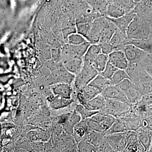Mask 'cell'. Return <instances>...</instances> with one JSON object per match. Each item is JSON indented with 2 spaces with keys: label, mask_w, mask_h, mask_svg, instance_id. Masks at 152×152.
I'll return each instance as SVG.
<instances>
[{
  "label": "cell",
  "mask_w": 152,
  "mask_h": 152,
  "mask_svg": "<svg viewBox=\"0 0 152 152\" xmlns=\"http://www.w3.org/2000/svg\"><path fill=\"white\" fill-rule=\"evenodd\" d=\"M102 53L99 44H91L84 55V63L92 65L96 58Z\"/></svg>",
  "instance_id": "2e32d148"
},
{
  "label": "cell",
  "mask_w": 152,
  "mask_h": 152,
  "mask_svg": "<svg viewBox=\"0 0 152 152\" xmlns=\"http://www.w3.org/2000/svg\"><path fill=\"white\" fill-rule=\"evenodd\" d=\"M96 148L97 152H113L111 147L106 140L105 137L103 141L97 147H96Z\"/></svg>",
  "instance_id": "8d00e7d4"
},
{
  "label": "cell",
  "mask_w": 152,
  "mask_h": 152,
  "mask_svg": "<svg viewBox=\"0 0 152 152\" xmlns=\"http://www.w3.org/2000/svg\"><path fill=\"white\" fill-rule=\"evenodd\" d=\"M56 94L59 95L60 96L66 99H71L72 94V88L70 85L62 83L58 85L53 89Z\"/></svg>",
  "instance_id": "ffe728a7"
},
{
  "label": "cell",
  "mask_w": 152,
  "mask_h": 152,
  "mask_svg": "<svg viewBox=\"0 0 152 152\" xmlns=\"http://www.w3.org/2000/svg\"><path fill=\"white\" fill-rule=\"evenodd\" d=\"M115 117L110 115H106L105 118L100 123L101 126L103 129L104 133L112 126V125L114 123H115Z\"/></svg>",
  "instance_id": "f1b7e54d"
},
{
  "label": "cell",
  "mask_w": 152,
  "mask_h": 152,
  "mask_svg": "<svg viewBox=\"0 0 152 152\" xmlns=\"http://www.w3.org/2000/svg\"><path fill=\"white\" fill-rule=\"evenodd\" d=\"M128 13L134 10L137 3L134 0H117Z\"/></svg>",
  "instance_id": "d6a6232c"
},
{
  "label": "cell",
  "mask_w": 152,
  "mask_h": 152,
  "mask_svg": "<svg viewBox=\"0 0 152 152\" xmlns=\"http://www.w3.org/2000/svg\"><path fill=\"white\" fill-rule=\"evenodd\" d=\"M140 65L152 78V61L148 56V55L140 63Z\"/></svg>",
  "instance_id": "836d02e7"
},
{
  "label": "cell",
  "mask_w": 152,
  "mask_h": 152,
  "mask_svg": "<svg viewBox=\"0 0 152 152\" xmlns=\"http://www.w3.org/2000/svg\"><path fill=\"white\" fill-rule=\"evenodd\" d=\"M148 22L144 20L139 16H136L129 25L126 31L128 39H147L151 31Z\"/></svg>",
  "instance_id": "6da1fadb"
},
{
  "label": "cell",
  "mask_w": 152,
  "mask_h": 152,
  "mask_svg": "<svg viewBox=\"0 0 152 152\" xmlns=\"http://www.w3.org/2000/svg\"><path fill=\"white\" fill-rule=\"evenodd\" d=\"M77 150L79 152H97L96 147L90 143L87 139L82 140L78 143Z\"/></svg>",
  "instance_id": "d4e9b609"
},
{
  "label": "cell",
  "mask_w": 152,
  "mask_h": 152,
  "mask_svg": "<svg viewBox=\"0 0 152 152\" xmlns=\"http://www.w3.org/2000/svg\"><path fill=\"white\" fill-rule=\"evenodd\" d=\"M101 94L107 99L115 100L131 104L125 94L116 85H108L102 90Z\"/></svg>",
  "instance_id": "ba28073f"
},
{
  "label": "cell",
  "mask_w": 152,
  "mask_h": 152,
  "mask_svg": "<svg viewBox=\"0 0 152 152\" xmlns=\"http://www.w3.org/2000/svg\"><path fill=\"white\" fill-rule=\"evenodd\" d=\"M127 131L124 132L104 135L106 140L111 147L113 152H125L127 145Z\"/></svg>",
  "instance_id": "5b68a950"
},
{
  "label": "cell",
  "mask_w": 152,
  "mask_h": 152,
  "mask_svg": "<svg viewBox=\"0 0 152 152\" xmlns=\"http://www.w3.org/2000/svg\"><path fill=\"white\" fill-rule=\"evenodd\" d=\"M123 51L129 62V65L139 64L148 55L146 52L130 44H127Z\"/></svg>",
  "instance_id": "277c9868"
},
{
  "label": "cell",
  "mask_w": 152,
  "mask_h": 152,
  "mask_svg": "<svg viewBox=\"0 0 152 152\" xmlns=\"http://www.w3.org/2000/svg\"><path fill=\"white\" fill-rule=\"evenodd\" d=\"M126 79H130L126 71L125 70L118 69L112 77L110 80L112 84L116 85Z\"/></svg>",
  "instance_id": "cb8c5ba5"
},
{
  "label": "cell",
  "mask_w": 152,
  "mask_h": 152,
  "mask_svg": "<svg viewBox=\"0 0 152 152\" xmlns=\"http://www.w3.org/2000/svg\"><path fill=\"white\" fill-rule=\"evenodd\" d=\"M147 115L152 116V104L147 106L146 109Z\"/></svg>",
  "instance_id": "f35d334b"
},
{
  "label": "cell",
  "mask_w": 152,
  "mask_h": 152,
  "mask_svg": "<svg viewBox=\"0 0 152 152\" xmlns=\"http://www.w3.org/2000/svg\"><path fill=\"white\" fill-rule=\"evenodd\" d=\"M68 40L70 44L74 45H81L87 42L86 39L84 37L79 34H72L68 37Z\"/></svg>",
  "instance_id": "4316f807"
},
{
  "label": "cell",
  "mask_w": 152,
  "mask_h": 152,
  "mask_svg": "<svg viewBox=\"0 0 152 152\" xmlns=\"http://www.w3.org/2000/svg\"><path fill=\"white\" fill-rule=\"evenodd\" d=\"M77 98L80 103L83 105L93 98L101 94L102 90L88 85L77 89Z\"/></svg>",
  "instance_id": "52a82bcc"
},
{
  "label": "cell",
  "mask_w": 152,
  "mask_h": 152,
  "mask_svg": "<svg viewBox=\"0 0 152 152\" xmlns=\"http://www.w3.org/2000/svg\"><path fill=\"white\" fill-rule=\"evenodd\" d=\"M136 2V3H139V2H140V1H142V0H134Z\"/></svg>",
  "instance_id": "60d3db41"
},
{
  "label": "cell",
  "mask_w": 152,
  "mask_h": 152,
  "mask_svg": "<svg viewBox=\"0 0 152 152\" xmlns=\"http://www.w3.org/2000/svg\"><path fill=\"white\" fill-rule=\"evenodd\" d=\"M148 152H152V140L151 143V146H150L149 150Z\"/></svg>",
  "instance_id": "ab89813d"
},
{
  "label": "cell",
  "mask_w": 152,
  "mask_h": 152,
  "mask_svg": "<svg viewBox=\"0 0 152 152\" xmlns=\"http://www.w3.org/2000/svg\"><path fill=\"white\" fill-rule=\"evenodd\" d=\"M108 61V55L102 53L96 58L92 65L98 72L100 74L104 69Z\"/></svg>",
  "instance_id": "ac0fdd59"
},
{
  "label": "cell",
  "mask_w": 152,
  "mask_h": 152,
  "mask_svg": "<svg viewBox=\"0 0 152 152\" xmlns=\"http://www.w3.org/2000/svg\"><path fill=\"white\" fill-rule=\"evenodd\" d=\"M137 15V14L133 10L126 14L124 15L117 18H112L107 17L115 26L117 29L121 31L126 34L127 30L129 25L134 19Z\"/></svg>",
  "instance_id": "30bf717a"
},
{
  "label": "cell",
  "mask_w": 152,
  "mask_h": 152,
  "mask_svg": "<svg viewBox=\"0 0 152 152\" xmlns=\"http://www.w3.org/2000/svg\"><path fill=\"white\" fill-rule=\"evenodd\" d=\"M116 86L122 91L131 104L136 103L142 97L130 79H125Z\"/></svg>",
  "instance_id": "8992f818"
},
{
  "label": "cell",
  "mask_w": 152,
  "mask_h": 152,
  "mask_svg": "<svg viewBox=\"0 0 152 152\" xmlns=\"http://www.w3.org/2000/svg\"><path fill=\"white\" fill-rule=\"evenodd\" d=\"M127 13L117 0H113L108 3L105 16L112 18H117Z\"/></svg>",
  "instance_id": "8fae6325"
},
{
  "label": "cell",
  "mask_w": 152,
  "mask_h": 152,
  "mask_svg": "<svg viewBox=\"0 0 152 152\" xmlns=\"http://www.w3.org/2000/svg\"><path fill=\"white\" fill-rule=\"evenodd\" d=\"M106 115H107L106 114L101 113V112L99 111L97 113L95 114L91 118L92 119L96 121L97 122L100 124L103 121L105 118Z\"/></svg>",
  "instance_id": "74e56055"
},
{
  "label": "cell",
  "mask_w": 152,
  "mask_h": 152,
  "mask_svg": "<svg viewBox=\"0 0 152 152\" xmlns=\"http://www.w3.org/2000/svg\"><path fill=\"white\" fill-rule=\"evenodd\" d=\"M86 120L87 125H88V131H97V132L103 133L104 134L103 129L101 126L100 123L97 122L91 118L86 119Z\"/></svg>",
  "instance_id": "f546056e"
},
{
  "label": "cell",
  "mask_w": 152,
  "mask_h": 152,
  "mask_svg": "<svg viewBox=\"0 0 152 152\" xmlns=\"http://www.w3.org/2000/svg\"><path fill=\"white\" fill-rule=\"evenodd\" d=\"M136 132L139 142L143 146L145 152H148L152 142V131L140 127Z\"/></svg>",
  "instance_id": "7c38bea8"
},
{
  "label": "cell",
  "mask_w": 152,
  "mask_h": 152,
  "mask_svg": "<svg viewBox=\"0 0 152 152\" xmlns=\"http://www.w3.org/2000/svg\"><path fill=\"white\" fill-rule=\"evenodd\" d=\"M125 152H145L143 146L140 142L132 143L127 145L125 149Z\"/></svg>",
  "instance_id": "1f68e13d"
},
{
  "label": "cell",
  "mask_w": 152,
  "mask_h": 152,
  "mask_svg": "<svg viewBox=\"0 0 152 152\" xmlns=\"http://www.w3.org/2000/svg\"><path fill=\"white\" fill-rule=\"evenodd\" d=\"M110 84H112L110 80L106 78L100 74H99L88 85L102 91L105 87Z\"/></svg>",
  "instance_id": "603a6c76"
},
{
  "label": "cell",
  "mask_w": 152,
  "mask_h": 152,
  "mask_svg": "<svg viewBox=\"0 0 152 152\" xmlns=\"http://www.w3.org/2000/svg\"><path fill=\"white\" fill-rule=\"evenodd\" d=\"M92 23H83L77 25V31L87 39L91 28Z\"/></svg>",
  "instance_id": "83f0119b"
},
{
  "label": "cell",
  "mask_w": 152,
  "mask_h": 152,
  "mask_svg": "<svg viewBox=\"0 0 152 152\" xmlns=\"http://www.w3.org/2000/svg\"><path fill=\"white\" fill-rule=\"evenodd\" d=\"M106 102V98L101 94L85 103L83 105L90 110L100 111L104 107Z\"/></svg>",
  "instance_id": "9a60e30c"
},
{
  "label": "cell",
  "mask_w": 152,
  "mask_h": 152,
  "mask_svg": "<svg viewBox=\"0 0 152 152\" xmlns=\"http://www.w3.org/2000/svg\"><path fill=\"white\" fill-rule=\"evenodd\" d=\"M129 39L126 34L121 31L117 29L115 32L110 42L113 46L115 50H123L125 46L128 44Z\"/></svg>",
  "instance_id": "4fadbf2b"
},
{
  "label": "cell",
  "mask_w": 152,
  "mask_h": 152,
  "mask_svg": "<svg viewBox=\"0 0 152 152\" xmlns=\"http://www.w3.org/2000/svg\"><path fill=\"white\" fill-rule=\"evenodd\" d=\"M99 44L100 46L102 53H103L109 55L112 52L115 50L113 46L110 43V42L99 43Z\"/></svg>",
  "instance_id": "e575fe53"
},
{
  "label": "cell",
  "mask_w": 152,
  "mask_h": 152,
  "mask_svg": "<svg viewBox=\"0 0 152 152\" xmlns=\"http://www.w3.org/2000/svg\"><path fill=\"white\" fill-rule=\"evenodd\" d=\"M118 69L117 68L108 62L104 70L100 74L106 78L111 80L112 77Z\"/></svg>",
  "instance_id": "4dcf8cb0"
},
{
  "label": "cell",
  "mask_w": 152,
  "mask_h": 152,
  "mask_svg": "<svg viewBox=\"0 0 152 152\" xmlns=\"http://www.w3.org/2000/svg\"><path fill=\"white\" fill-rule=\"evenodd\" d=\"M99 74L92 65L84 63L82 69L75 78V86L78 89L88 85Z\"/></svg>",
  "instance_id": "3957f363"
},
{
  "label": "cell",
  "mask_w": 152,
  "mask_h": 152,
  "mask_svg": "<svg viewBox=\"0 0 152 152\" xmlns=\"http://www.w3.org/2000/svg\"><path fill=\"white\" fill-rule=\"evenodd\" d=\"M141 127L152 131V116H146L143 118L141 120Z\"/></svg>",
  "instance_id": "d590c367"
},
{
  "label": "cell",
  "mask_w": 152,
  "mask_h": 152,
  "mask_svg": "<svg viewBox=\"0 0 152 152\" xmlns=\"http://www.w3.org/2000/svg\"><path fill=\"white\" fill-rule=\"evenodd\" d=\"M113 1V0H107V1L108 3L110 2L111 1Z\"/></svg>",
  "instance_id": "b9f144b4"
},
{
  "label": "cell",
  "mask_w": 152,
  "mask_h": 152,
  "mask_svg": "<svg viewBox=\"0 0 152 152\" xmlns=\"http://www.w3.org/2000/svg\"><path fill=\"white\" fill-rule=\"evenodd\" d=\"M104 140V134L103 133L95 131H89L88 132L87 140L96 147H97Z\"/></svg>",
  "instance_id": "7402d4cb"
},
{
  "label": "cell",
  "mask_w": 152,
  "mask_h": 152,
  "mask_svg": "<svg viewBox=\"0 0 152 152\" xmlns=\"http://www.w3.org/2000/svg\"><path fill=\"white\" fill-rule=\"evenodd\" d=\"M117 30V28L109 20L108 23L105 26L102 30L100 40L99 43L110 42L112 37Z\"/></svg>",
  "instance_id": "e0dca14e"
},
{
  "label": "cell",
  "mask_w": 152,
  "mask_h": 152,
  "mask_svg": "<svg viewBox=\"0 0 152 152\" xmlns=\"http://www.w3.org/2000/svg\"><path fill=\"white\" fill-rule=\"evenodd\" d=\"M88 132V129L86 119L82 120L75 126L73 135L77 143L82 140L87 139Z\"/></svg>",
  "instance_id": "5bb4252c"
},
{
  "label": "cell",
  "mask_w": 152,
  "mask_h": 152,
  "mask_svg": "<svg viewBox=\"0 0 152 152\" xmlns=\"http://www.w3.org/2000/svg\"><path fill=\"white\" fill-rule=\"evenodd\" d=\"M128 131L127 129L125 123L121 118H116V120L113 124L111 127L104 133L105 135L111 134H116Z\"/></svg>",
  "instance_id": "d6986e66"
},
{
  "label": "cell",
  "mask_w": 152,
  "mask_h": 152,
  "mask_svg": "<svg viewBox=\"0 0 152 152\" xmlns=\"http://www.w3.org/2000/svg\"><path fill=\"white\" fill-rule=\"evenodd\" d=\"M108 62L120 69L126 70L129 66V62L123 50H116L108 55Z\"/></svg>",
  "instance_id": "9c48e42d"
},
{
  "label": "cell",
  "mask_w": 152,
  "mask_h": 152,
  "mask_svg": "<svg viewBox=\"0 0 152 152\" xmlns=\"http://www.w3.org/2000/svg\"><path fill=\"white\" fill-rule=\"evenodd\" d=\"M93 10L99 13L101 16H105L108 2L107 0H87Z\"/></svg>",
  "instance_id": "44dd1931"
},
{
  "label": "cell",
  "mask_w": 152,
  "mask_h": 152,
  "mask_svg": "<svg viewBox=\"0 0 152 152\" xmlns=\"http://www.w3.org/2000/svg\"><path fill=\"white\" fill-rule=\"evenodd\" d=\"M131 110L132 104L106 99L105 104L100 112L118 118L124 115Z\"/></svg>",
  "instance_id": "7a4b0ae2"
},
{
  "label": "cell",
  "mask_w": 152,
  "mask_h": 152,
  "mask_svg": "<svg viewBox=\"0 0 152 152\" xmlns=\"http://www.w3.org/2000/svg\"><path fill=\"white\" fill-rule=\"evenodd\" d=\"M76 111L80 115L82 120H85L91 118L95 114L99 112V111L90 110L86 108L82 104L77 106Z\"/></svg>",
  "instance_id": "484cf974"
}]
</instances>
